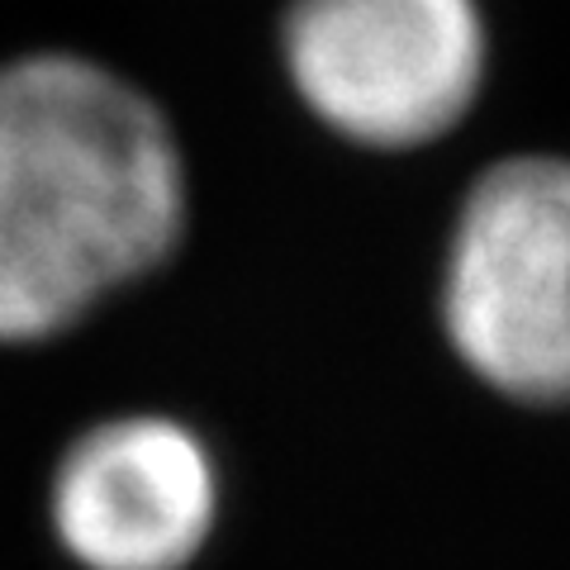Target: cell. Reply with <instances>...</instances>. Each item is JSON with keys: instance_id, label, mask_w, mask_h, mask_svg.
<instances>
[{"instance_id": "cell-3", "label": "cell", "mask_w": 570, "mask_h": 570, "mask_svg": "<svg viewBox=\"0 0 570 570\" xmlns=\"http://www.w3.org/2000/svg\"><path fill=\"white\" fill-rule=\"evenodd\" d=\"M276 48L295 100L371 153L452 134L490 77L480 0H291Z\"/></svg>"}, {"instance_id": "cell-2", "label": "cell", "mask_w": 570, "mask_h": 570, "mask_svg": "<svg viewBox=\"0 0 570 570\" xmlns=\"http://www.w3.org/2000/svg\"><path fill=\"white\" fill-rule=\"evenodd\" d=\"M442 337L513 404H570V157L513 153L466 186L438 272Z\"/></svg>"}, {"instance_id": "cell-1", "label": "cell", "mask_w": 570, "mask_h": 570, "mask_svg": "<svg viewBox=\"0 0 570 570\" xmlns=\"http://www.w3.org/2000/svg\"><path fill=\"white\" fill-rule=\"evenodd\" d=\"M186 228V153L142 86L62 48L0 62V347L86 324Z\"/></svg>"}, {"instance_id": "cell-4", "label": "cell", "mask_w": 570, "mask_h": 570, "mask_svg": "<svg viewBox=\"0 0 570 570\" xmlns=\"http://www.w3.org/2000/svg\"><path fill=\"white\" fill-rule=\"evenodd\" d=\"M48 538L77 570H190L224 519L214 448L176 414H110L52 461Z\"/></svg>"}]
</instances>
